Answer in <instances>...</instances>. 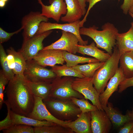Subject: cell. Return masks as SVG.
Masks as SVG:
<instances>
[{
  "label": "cell",
  "mask_w": 133,
  "mask_h": 133,
  "mask_svg": "<svg viewBox=\"0 0 133 133\" xmlns=\"http://www.w3.org/2000/svg\"><path fill=\"white\" fill-rule=\"evenodd\" d=\"M101 0H86V2L89 3V5L87 10L83 19L80 21V24L81 27H83L84 23L86 20V18L90 11L95 5Z\"/></svg>",
  "instance_id": "obj_37"
},
{
  "label": "cell",
  "mask_w": 133,
  "mask_h": 133,
  "mask_svg": "<svg viewBox=\"0 0 133 133\" xmlns=\"http://www.w3.org/2000/svg\"><path fill=\"white\" fill-rule=\"evenodd\" d=\"M129 15L133 19V14L130 12H128Z\"/></svg>",
  "instance_id": "obj_45"
},
{
  "label": "cell",
  "mask_w": 133,
  "mask_h": 133,
  "mask_svg": "<svg viewBox=\"0 0 133 133\" xmlns=\"http://www.w3.org/2000/svg\"><path fill=\"white\" fill-rule=\"evenodd\" d=\"M91 128L92 133H108L112 123L105 112L98 109L90 112Z\"/></svg>",
  "instance_id": "obj_15"
},
{
  "label": "cell",
  "mask_w": 133,
  "mask_h": 133,
  "mask_svg": "<svg viewBox=\"0 0 133 133\" xmlns=\"http://www.w3.org/2000/svg\"><path fill=\"white\" fill-rule=\"evenodd\" d=\"M1 0L5 1L6 2L8 1V0Z\"/></svg>",
  "instance_id": "obj_48"
},
{
  "label": "cell",
  "mask_w": 133,
  "mask_h": 133,
  "mask_svg": "<svg viewBox=\"0 0 133 133\" xmlns=\"http://www.w3.org/2000/svg\"><path fill=\"white\" fill-rule=\"evenodd\" d=\"M23 74L27 81L36 83H51L57 77L50 69L40 66L33 59L26 61V67Z\"/></svg>",
  "instance_id": "obj_6"
},
{
  "label": "cell",
  "mask_w": 133,
  "mask_h": 133,
  "mask_svg": "<svg viewBox=\"0 0 133 133\" xmlns=\"http://www.w3.org/2000/svg\"><path fill=\"white\" fill-rule=\"evenodd\" d=\"M90 112H81L75 120L68 122L67 126L74 133H91Z\"/></svg>",
  "instance_id": "obj_17"
},
{
  "label": "cell",
  "mask_w": 133,
  "mask_h": 133,
  "mask_svg": "<svg viewBox=\"0 0 133 133\" xmlns=\"http://www.w3.org/2000/svg\"><path fill=\"white\" fill-rule=\"evenodd\" d=\"M62 35L58 40L50 45L44 47L43 50L58 49L65 50L75 54L78 52L77 45L79 40L73 33L62 30Z\"/></svg>",
  "instance_id": "obj_11"
},
{
  "label": "cell",
  "mask_w": 133,
  "mask_h": 133,
  "mask_svg": "<svg viewBox=\"0 0 133 133\" xmlns=\"http://www.w3.org/2000/svg\"><path fill=\"white\" fill-rule=\"evenodd\" d=\"M27 80L34 96L40 97L43 100L49 97L51 88V83L44 82H33Z\"/></svg>",
  "instance_id": "obj_24"
},
{
  "label": "cell",
  "mask_w": 133,
  "mask_h": 133,
  "mask_svg": "<svg viewBox=\"0 0 133 133\" xmlns=\"http://www.w3.org/2000/svg\"><path fill=\"white\" fill-rule=\"evenodd\" d=\"M8 54L13 55L14 57L15 66L12 70L15 75L24 76L23 73L26 65V61L22 54L18 51H16L12 47L7 50Z\"/></svg>",
  "instance_id": "obj_26"
},
{
  "label": "cell",
  "mask_w": 133,
  "mask_h": 133,
  "mask_svg": "<svg viewBox=\"0 0 133 133\" xmlns=\"http://www.w3.org/2000/svg\"><path fill=\"white\" fill-rule=\"evenodd\" d=\"M6 100L14 112L27 116L34 104V96L24 76L15 75L9 81L6 90Z\"/></svg>",
  "instance_id": "obj_1"
},
{
  "label": "cell",
  "mask_w": 133,
  "mask_h": 133,
  "mask_svg": "<svg viewBox=\"0 0 133 133\" xmlns=\"http://www.w3.org/2000/svg\"><path fill=\"white\" fill-rule=\"evenodd\" d=\"M93 85L92 77H76L72 83L74 89L82 94L85 99L90 100L98 109L103 110L99 101L100 94Z\"/></svg>",
  "instance_id": "obj_7"
},
{
  "label": "cell",
  "mask_w": 133,
  "mask_h": 133,
  "mask_svg": "<svg viewBox=\"0 0 133 133\" xmlns=\"http://www.w3.org/2000/svg\"><path fill=\"white\" fill-rule=\"evenodd\" d=\"M9 80L4 74L2 70L0 71V108H1L4 103V91L5 86L8 83Z\"/></svg>",
  "instance_id": "obj_33"
},
{
  "label": "cell",
  "mask_w": 133,
  "mask_h": 133,
  "mask_svg": "<svg viewBox=\"0 0 133 133\" xmlns=\"http://www.w3.org/2000/svg\"><path fill=\"white\" fill-rule=\"evenodd\" d=\"M119 63V67L125 78L133 77V51L125 52L121 54Z\"/></svg>",
  "instance_id": "obj_23"
},
{
  "label": "cell",
  "mask_w": 133,
  "mask_h": 133,
  "mask_svg": "<svg viewBox=\"0 0 133 133\" xmlns=\"http://www.w3.org/2000/svg\"><path fill=\"white\" fill-rule=\"evenodd\" d=\"M120 54L115 46L110 57L95 72L92 77L94 87L100 94L104 91L108 82L118 68Z\"/></svg>",
  "instance_id": "obj_4"
},
{
  "label": "cell",
  "mask_w": 133,
  "mask_h": 133,
  "mask_svg": "<svg viewBox=\"0 0 133 133\" xmlns=\"http://www.w3.org/2000/svg\"><path fill=\"white\" fill-rule=\"evenodd\" d=\"M80 5L82 9L83 16L85 15L86 11L85 8L86 6V0H78Z\"/></svg>",
  "instance_id": "obj_41"
},
{
  "label": "cell",
  "mask_w": 133,
  "mask_h": 133,
  "mask_svg": "<svg viewBox=\"0 0 133 133\" xmlns=\"http://www.w3.org/2000/svg\"><path fill=\"white\" fill-rule=\"evenodd\" d=\"M43 101L50 113L57 119L63 121L75 120L82 112L70 99L49 97Z\"/></svg>",
  "instance_id": "obj_3"
},
{
  "label": "cell",
  "mask_w": 133,
  "mask_h": 133,
  "mask_svg": "<svg viewBox=\"0 0 133 133\" xmlns=\"http://www.w3.org/2000/svg\"><path fill=\"white\" fill-rule=\"evenodd\" d=\"M133 4V0H124L123 3L120 6L123 13L125 15L128 13L129 9Z\"/></svg>",
  "instance_id": "obj_39"
},
{
  "label": "cell",
  "mask_w": 133,
  "mask_h": 133,
  "mask_svg": "<svg viewBox=\"0 0 133 133\" xmlns=\"http://www.w3.org/2000/svg\"><path fill=\"white\" fill-rule=\"evenodd\" d=\"M2 131L3 133H34V128L32 126L23 124L15 125Z\"/></svg>",
  "instance_id": "obj_32"
},
{
  "label": "cell",
  "mask_w": 133,
  "mask_h": 133,
  "mask_svg": "<svg viewBox=\"0 0 133 133\" xmlns=\"http://www.w3.org/2000/svg\"><path fill=\"white\" fill-rule=\"evenodd\" d=\"M131 26L133 28V22H132L131 23Z\"/></svg>",
  "instance_id": "obj_47"
},
{
  "label": "cell",
  "mask_w": 133,
  "mask_h": 133,
  "mask_svg": "<svg viewBox=\"0 0 133 133\" xmlns=\"http://www.w3.org/2000/svg\"><path fill=\"white\" fill-rule=\"evenodd\" d=\"M34 133H74L69 128L54 123L52 125L33 127Z\"/></svg>",
  "instance_id": "obj_27"
},
{
  "label": "cell",
  "mask_w": 133,
  "mask_h": 133,
  "mask_svg": "<svg viewBox=\"0 0 133 133\" xmlns=\"http://www.w3.org/2000/svg\"><path fill=\"white\" fill-rule=\"evenodd\" d=\"M104 62L89 63L82 65H77L72 67L85 77H92L95 72L104 64Z\"/></svg>",
  "instance_id": "obj_29"
},
{
  "label": "cell",
  "mask_w": 133,
  "mask_h": 133,
  "mask_svg": "<svg viewBox=\"0 0 133 133\" xmlns=\"http://www.w3.org/2000/svg\"><path fill=\"white\" fill-rule=\"evenodd\" d=\"M130 133H133V126L130 131Z\"/></svg>",
  "instance_id": "obj_46"
},
{
  "label": "cell",
  "mask_w": 133,
  "mask_h": 133,
  "mask_svg": "<svg viewBox=\"0 0 133 133\" xmlns=\"http://www.w3.org/2000/svg\"><path fill=\"white\" fill-rule=\"evenodd\" d=\"M50 30L39 34H36L31 38L23 40L19 51L26 61L33 59L39 52L44 48L43 42L52 32Z\"/></svg>",
  "instance_id": "obj_8"
},
{
  "label": "cell",
  "mask_w": 133,
  "mask_h": 133,
  "mask_svg": "<svg viewBox=\"0 0 133 133\" xmlns=\"http://www.w3.org/2000/svg\"><path fill=\"white\" fill-rule=\"evenodd\" d=\"M7 56L3 45L0 44V61L2 70L6 77L10 81L14 77L15 74L9 66Z\"/></svg>",
  "instance_id": "obj_30"
},
{
  "label": "cell",
  "mask_w": 133,
  "mask_h": 133,
  "mask_svg": "<svg viewBox=\"0 0 133 133\" xmlns=\"http://www.w3.org/2000/svg\"><path fill=\"white\" fill-rule=\"evenodd\" d=\"M74 79L70 76L57 77L51 83L49 97L70 99L72 97L84 98L82 94L73 88L72 83Z\"/></svg>",
  "instance_id": "obj_5"
},
{
  "label": "cell",
  "mask_w": 133,
  "mask_h": 133,
  "mask_svg": "<svg viewBox=\"0 0 133 133\" xmlns=\"http://www.w3.org/2000/svg\"><path fill=\"white\" fill-rule=\"evenodd\" d=\"M7 56V60L9 68L12 70L15 66V60L13 55L11 54H8Z\"/></svg>",
  "instance_id": "obj_40"
},
{
  "label": "cell",
  "mask_w": 133,
  "mask_h": 133,
  "mask_svg": "<svg viewBox=\"0 0 133 133\" xmlns=\"http://www.w3.org/2000/svg\"><path fill=\"white\" fill-rule=\"evenodd\" d=\"M110 120L115 126H122L127 122L131 120L128 112L124 115L118 112L113 107L112 103L108 102L107 106L103 108Z\"/></svg>",
  "instance_id": "obj_21"
},
{
  "label": "cell",
  "mask_w": 133,
  "mask_h": 133,
  "mask_svg": "<svg viewBox=\"0 0 133 133\" xmlns=\"http://www.w3.org/2000/svg\"><path fill=\"white\" fill-rule=\"evenodd\" d=\"M77 52L83 55L91 56L98 60L100 62H105L110 57L109 53L99 49L95 42H92L88 45H78Z\"/></svg>",
  "instance_id": "obj_19"
},
{
  "label": "cell",
  "mask_w": 133,
  "mask_h": 133,
  "mask_svg": "<svg viewBox=\"0 0 133 133\" xmlns=\"http://www.w3.org/2000/svg\"><path fill=\"white\" fill-rule=\"evenodd\" d=\"M133 86V77L128 78H125L120 84L118 86V92H122L127 88Z\"/></svg>",
  "instance_id": "obj_36"
},
{
  "label": "cell",
  "mask_w": 133,
  "mask_h": 133,
  "mask_svg": "<svg viewBox=\"0 0 133 133\" xmlns=\"http://www.w3.org/2000/svg\"><path fill=\"white\" fill-rule=\"evenodd\" d=\"M70 99L79 107L82 113L90 112L98 109L96 106L90 104L84 98L80 99L72 97Z\"/></svg>",
  "instance_id": "obj_31"
},
{
  "label": "cell",
  "mask_w": 133,
  "mask_h": 133,
  "mask_svg": "<svg viewBox=\"0 0 133 133\" xmlns=\"http://www.w3.org/2000/svg\"><path fill=\"white\" fill-rule=\"evenodd\" d=\"M131 120L133 121V108L132 111L128 112Z\"/></svg>",
  "instance_id": "obj_43"
},
{
  "label": "cell",
  "mask_w": 133,
  "mask_h": 133,
  "mask_svg": "<svg viewBox=\"0 0 133 133\" xmlns=\"http://www.w3.org/2000/svg\"><path fill=\"white\" fill-rule=\"evenodd\" d=\"M6 105L7 110V116L5 118L0 122V131L9 129L14 126L10 115V108L7 102L5 100L4 103Z\"/></svg>",
  "instance_id": "obj_34"
},
{
  "label": "cell",
  "mask_w": 133,
  "mask_h": 133,
  "mask_svg": "<svg viewBox=\"0 0 133 133\" xmlns=\"http://www.w3.org/2000/svg\"><path fill=\"white\" fill-rule=\"evenodd\" d=\"M34 103L33 109L27 116L39 121L46 120L67 127L70 121H63L54 117L50 113L40 97L34 96Z\"/></svg>",
  "instance_id": "obj_12"
},
{
  "label": "cell",
  "mask_w": 133,
  "mask_h": 133,
  "mask_svg": "<svg viewBox=\"0 0 133 133\" xmlns=\"http://www.w3.org/2000/svg\"><path fill=\"white\" fill-rule=\"evenodd\" d=\"M125 79L123 72L119 67L114 75L110 80L105 90L100 94L99 101L102 108L107 106L109 98L114 92L118 90L120 84Z\"/></svg>",
  "instance_id": "obj_16"
},
{
  "label": "cell",
  "mask_w": 133,
  "mask_h": 133,
  "mask_svg": "<svg viewBox=\"0 0 133 133\" xmlns=\"http://www.w3.org/2000/svg\"><path fill=\"white\" fill-rule=\"evenodd\" d=\"M50 69L55 73L57 77H58L64 76L79 78L85 77L83 75L72 67L68 66L64 64L62 66L55 65L52 67Z\"/></svg>",
  "instance_id": "obj_28"
},
{
  "label": "cell",
  "mask_w": 133,
  "mask_h": 133,
  "mask_svg": "<svg viewBox=\"0 0 133 133\" xmlns=\"http://www.w3.org/2000/svg\"><path fill=\"white\" fill-rule=\"evenodd\" d=\"M63 50L58 49L42 50L33 59L40 66L52 67L57 64L64 65L65 61L63 56Z\"/></svg>",
  "instance_id": "obj_13"
},
{
  "label": "cell",
  "mask_w": 133,
  "mask_h": 133,
  "mask_svg": "<svg viewBox=\"0 0 133 133\" xmlns=\"http://www.w3.org/2000/svg\"><path fill=\"white\" fill-rule=\"evenodd\" d=\"M128 12H130L133 14V4L130 8Z\"/></svg>",
  "instance_id": "obj_44"
},
{
  "label": "cell",
  "mask_w": 133,
  "mask_h": 133,
  "mask_svg": "<svg viewBox=\"0 0 133 133\" xmlns=\"http://www.w3.org/2000/svg\"><path fill=\"white\" fill-rule=\"evenodd\" d=\"M10 115L13 125L23 124L38 127L50 125L54 123L46 120L39 121L25 116L17 114L10 110Z\"/></svg>",
  "instance_id": "obj_22"
},
{
  "label": "cell",
  "mask_w": 133,
  "mask_h": 133,
  "mask_svg": "<svg viewBox=\"0 0 133 133\" xmlns=\"http://www.w3.org/2000/svg\"><path fill=\"white\" fill-rule=\"evenodd\" d=\"M63 56L67 66L72 67L79 64L86 63H96L100 62L95 58H91L77 56L67 51L63 50Z\"/></svg>",
  "instance_id": "obj_25"
},
{
  "label": "cell",
  "mask_w": 133,
  "mask_h": 133,
  "mask_svg": "<svg viewBox=\"0 0 133 133\" xmlns=\"http://www.w3.org/2000/svg\"><path fill=\"white\" fill-rule=\"evenodd\" d=\"M120 129L119 133H130L133 126V121L130 120L125 123Z\"/></svg>",
  "instance_id": "obj_38"
},
{
  "label": "cell",
  "mask_w": 133,
  "mask_h": 133,
  "mask_svg": "<svg viewBox=\"0 0 133 133\" xmlns=\"http://www.w3.org/2000/svg\"><path fill=\"white\" fill-rule=\"evenodd\" d=\"M80 20L75 22L64 24L52 23L48 22L42 21L40 23L38 31L36 34L42 33L47 31L54 29H59L71 32L78 38L79 45H87L88 40H84L82 38L80 33Z\"/></svg>",
  "instance_id": "obj_10"
},
{
  "label": "cell",
  "mask_w": 133,
  "mask_h": 133,
  "mask_svg": "<svg viewBox=\"0 0 133 133\" xmlns=\"http://www.w3.org/2000/svg\"><path fill=\"white\" fill-rule=\"evenodd\" d=\"M23 28L22 27L18 30L11 33L6 32L2 28L0 27V44H2L9 40L11 37L15 34H17L20 32Z\"/></svg>",
  "instance_id": "obj_35"
},
{
  "label": "cell",
  "mask_w": 133,
  "mask_h": 133,
  "mask_svg": "<svg viewBox=\"0 0 133 133\" xmlns=\"http://www.w3.org/2000/svg\"><path fill=\"white\" fill-rule=\"evenodd\" d=\"M64 0H49L50 5H45L42 0H37L41 7V15L49 18H52L58 22L62 15L67 11L66 6Z\"/></svg>",
  "instance_id": "obj_14"
},
{
  "label": "cell",
  "mask_w": 133,
  "mask_h": 133,
  "mask_svg": "<svg viewBox=\"0 0 133 133\" xmlns=\"http://www.w3.org/2000/svg\"><path fill=\"white\" fill-rule=\"evenodd\" d=\"M64 0L66 5L67 11L65 15L61 17V21L71 23L80 20L83 15L78 0Z\"/></svg>",
  "instance_id": "obj_18"
},
{
  "label": "cell",
  "mask_w": 133,
  "mask_h": 133,
  "mask_svg": "<svg viewBox=\"0 0 133 133\" xmlns=\"http://www.w3.org/2000/svg\"><path fill=\"white\" fill-rule=\"evenodd\" d=\"M6 2L0 0V7L1 8H3L6 5Z\"/></svg>",
  "instance_id": "obj_42"
},
{
  "label": "cell",
  "mask_w": 133,
  "mask_h": 133,
  "mask_svg": "<svg viewBox=\"0 0 133 133\" xmlns=\"http://www.w3.org/2000/svg\"><path fill=\"white\" fill-rule=\"evenodd\" d=\"M49 18L41 15L39 11H31L22 18L21 27L23 31V40L28 39L37 33L39 25L42 21L48 22Z\"/></svg>",
  "instance_id": "obj_9"
},
{
  "label": "cell",
  "mask_w": 133,
  "mask_h": 133,
  "mask_svg": "<svg viewBox=\"0 0 133 133\" xmlns=\"http://www.w3.org/2000/svg\"><path fill=\"white\" fill-rule=\"evenodd\" d=\"M116 46L120 54L125 52L133 51V28L132 26L127 32L118 33Z\"/></svg>",
  "instance_id": "obj_20"
},
{
  "label": "cell",
  "mask_w": 133,
  "mask_h": 133,
  "mask_svg": "<svg viewBox=\"0 0 133 133\" xmlns=\"http://www.w3.org/2000/svg\"><path fill=\"white\" fill-rule=\"evenodd\" d=\"M98 27L93 25L88 28L80 29V35L88 36L94 41L96 46L103 49L111 55L116 45V38L118 31L114 25L107 22L103 25L102 30H97Z\"/></svg>",
  "instance_id": "obj_2"
}]
</instances>
